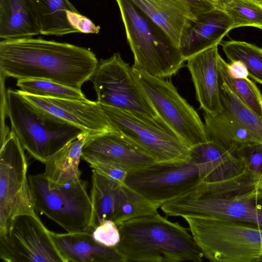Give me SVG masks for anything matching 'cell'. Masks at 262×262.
<instances>
[{"mask_svg": "<svg viewBox=\"0 0 262 262\" xmlns=\"http://www.w3.org/2000/svg\"><path fill=\"white\" fill-rule=\"evenodd\" d=\"M99 61L91 50L39 37L0 42V73L6 78L48 80L81 91Z\"/></svg>", "mask_w": 262, "mask_h": 262, "instance_id": "6da1fadb", "label": "cell"}, {"mask_svg": "<svg viewBox=\"0 0 262 262\" xmlns=\"http://www.w3.org/2000/svg\"><path fill=\"white\" fill-rule=\"evenodd\" d=\"M122 262H201L204 254L187 229L158 212L118 226Z\"/></svg>", "mask_w": 262, "mask_h": 262, "instance_id": "7a4b0ae2", "label": "cell"}, {"mask_svg": "<svg viewBox=\"0 0 262 262\" xmlns=\"http://www.w3.org/2000/svg\"><path fill=\"white\" fill-rule=\"evenodd\" d=\"M116 1L134 57L132 68L163 78L176 74L185 61L169 35L129 0Z\"/></svg>", "mask_w": 262, "mask_h": 262, "instance_id": "3957f363", "label": "cell"}, {"mask_svg": "<svg viewBox=\"0 0 262 262\" xmlns=\"http://www.w3.org/2000/svg\"><path fill=\"white\" fill-rule=\"evenodd\" d=\"M189 230L212 262L262 261V228L228 219L184 216Z\"/></svg>", "mask_w": 262, "mask_h": 262, "instance_id": "277c9868", "label": "cell"}, {"mask_svg": "<svg viewBox=\"0 0 262 262\" xmlns=\"http://www.w3.org/2000/svg\"><path fill=\"white\" fill-rule=\"evenodd\" d=\"M7 117L11 130L35 160H45L83 132L38 109L19 90L7 91Z\"/></svg>", "mask_w": 262, "mask_h": 262, "instance_id": "5b68a950", "label": "cell"}, {"mask_svg": "<svg viewBox=\"0 0 262 262\" xmlns=\"http://www.w3.org/2000/svg\"><path fill=\"white\" fill-rule=\"evenodd\" d=\"M28 180L36 212L45 215L68 233L91 230L92 205L87 181L80 179L56 185L42 173L30 174Z\"/></svg>", "mask_w": 262, "mask_h": 262, "instance_id": "8992f818", "label": "cell"}, {"mask_svg": "<svg viewBox=\"0 0 262 262\" xmlns=\"http://www.w3.org/2000/svg\"><path fill=\"white\" fill-rule=\"evenodd\" d=\"M100 105L114 130L132 140L155 157L157 162L181 161L189 158L190 148L158 116L151 117Z\"/></svg>", "mask_w": 262, "mask_h": 262, "instance_id": "52a82bcc", "label": "cell"}, {"mask_svg": "<svg viewBox=\"0 0 262 262\" xmlns=\"http://www.w3.org/2000/svg\"><path fill=\"white\" fill-rule=\"evenodd\" d=\"M132 72L158 116L190 148L208 141L204 123L170 80L132 67Z\"/></svg>", "mask_w": 262, "mask_h": 262, "instance_id": "ba28073f", "label": "cell"}, {"mask_svg": "<svg viewBox=\"0 0 262 262\" xmlns=\"http://www.w3.org/2000/svg\"><path fill=\"white\" fill-rule=\"evenodd\" d=\"M202 182L201 165L189 156L184 160L157 162L129 170L125 184L161 206L188 192Z\"/></svg>", "mask_w": 262, "mask_h": 262, "instance_id": "9c48e42d", "label": "cell"}, {"mask_svg": "<svg viewBox=\"0 0 262 262\" xmlns=\"http://www.w3.org/2000/svg\"><path fill=\"white\" fill-rule=\"evenodd\" d=\"M25 149L11 130L0 150V232L15 217L35 211L27 178Z\"/></svg>", "mask_w": 262, "mask_h": 262, "instance_id": "30bf717a", "label": "cell"}, {"mask_svg": "<svg viewBox=\"0 0 262 262\" xmlns=\"http://www.w3.org/2000/svg\"><path fill=\"white\" fill-rule=\"evenodd\" d=\"M100 104L151 117L158 116L119 53L99 61L91 79Z\"/></svg>", "mask_w": 262, "mask_h": 262, "instance_id": "8fae6325", "label": "cell"}, {"mask_svg": "<svg viewBox=\"0 0 262 262\" xmlns=\"http://www.w3.org/2000/svg\"><path fill=\"white\" fill-rule=\"evenodd\" d=\"M0 260L4 262H65L38 216L13 218L0 232Z\"/></svg>", "mask_w": 262, "mask_h": 262, "instance_id": "7c38bea8", "label": "cell"}, {"mask_svg": "<svg viewBox=\"0 0 262 262\" xmlns=\"http://www.w3.org/2000/svg\"><path fill=\"white\" fill-rule=\"evenodd\" d=\"M169 216L213 217L254 224L259 209L249 191L233 195L209 194L196 187L160 207Z\"/></svg>", "mask_w": 262, "mask_h": 262, "instance_id": "4fadbf2b", "label": "cell"}, {"mask_svg": "<svg viewBox=\"0 0 262 262\" xmlns=\"http://www.w3.org/2000/svg\"><path fill=\"white\" fill-rule=\"evenodd\" d=\"M81 158L90 165L104 163L127 171L143 168L157 162L155 157L122 133L111 131L88 135Z\"/></svg>", "mask_w": 262, "mask_h": 262, "instance_id": "5bb4252c", "label": "cell"}, {"mask_svg": "<svg viewBox=\"0 0 262 262\" xmlns=\"http://www.w3.org/2000/svg\"><path fill=\"white\" fill-rule=\"evenodd\" d=\"M19 91L38 109L89 135L114 130L97 101L41 97Z\"/></svg>", "mask_w": 262, "mask_h": 262, "instance_id": "9a60e30c", "label": "cell"}, {"mask_svg": "<svg viewBox=\"0 0 262 262\" xmlns=\"http://www.w3.org/2000/svg\"><path fill=\"white\" fill-rule=\"evenodd\" d=\"M233 29V23L224 10L215 8L196 15L185 26L178 47L184 61L215 46Z\"/></svg>", "mask_w": 262, "mask_h": 262, "instance_id": "2e32d148", "label": "cell"}, {"mask_svg": "<svg viewBox=\"0 0 262 262\" xmlns=\"http://www.w3.org/2000/svg\"><path fill=\"white\" fill-rule=\"evenodd\" d=\"M220 56L218 46H215L187 60L200 107L204 113L212 116L223 111L219 83Z\"/></svg>", "mask_w": 262, "mask_h": 262, "instance_id": "e0dca14e", "label": "cell"}, {"mask_svg": "<svg viewBox=\"0 0 262 262\" xmlns=\"http://www.w3.org/2000/svg\"><path fill=\"white\" fill-rule=\"evenodd\" d=\"M50 235L65 262H122L116 247L98 243L91 230L66 233L50 231Z\"/></svg>", "mask_w": 262, "mask_h": 262, "instance_id": "ac0fdd59", "label": "cell"}, {"mask_svg": "<svg viewBox=\"0 0 262 262\" xmlns=\"http://www.w3.org/2000/svg\"><path fill=\"white\" fill-rule=\"evenodd\" d=\"M160 26L178 46L182 32L190 19L196 16L181 0H129Z\"/></svg>", "mask_w": 262, "mask_h": 262, "instance_id": "d6986e66", "label": "cell"}, {"mask_svg": "<svg viewBox=\"0 0 262 262\" xmlns=\"http://www.w3.org/2000/svg\"><path fill=\"white\" fill-rule=\"evenodd\" d=\"M40 34L30 0H0V37L3 40L32 37Z\"/></svg>", "mask_w": 262, "mask_h": 262, "instance_id": "ffe728a7", "label": "cell"}, {"mask_svg": "<svg viewBox=\"0 0 262 262\" xmlns=\"http://www.w3.org/2000/svg\"><path fill=\"white\" fill-rule=\"evenodd\" d=\"M89 135L82 133L45 160V169L42 174L50 182L64 185L81 179L79 165Z\"/></svg>", "mask_w": 262, "mask_h": 262, "instance_id": "44dd1931", "label": "cell"}, {"mask_svg": "<svg viewBox=\"0 0 262 262\" xmlns=\"http://www.w3.org/2000/svg\"><path fill=\"white\" fill-rule=\"evenodd\" d=\"M204 118L208 140L234 152L246 144L257 142L248 128L223 108L214 116L204 112Z\"/></svg>", "mask_w": 262, "mask_h": 262, "instance_id": "7402d4cb", "label": "cell"}, {"mask_svg": "<svg viewBox=\"0 0 262 262\" xmlns=\"http://www.w3.org/2000/svg\"><path fill=\"white\" fill-rule=\"evenodd\" d=\"M38 21L40 34L62 36L79 33L68 21L67 11L78 12L69 0H30Z\"/></svg>", "mask_w": 262, "mask_h": 262, "instance_id": "603a6c76", "label": "cell"}, {"mask_svg": "<svg viewBox=\"0 0 262 262\" xmlns=\"http://www.w3.org/2000/svg\"><path fill=\"white\" fill-rule=\"evenodd\" d=\"M91 182V230L105 220L113 221L118 205L119 187L121 186L94 170H92Z\"/></svg>", "mask_w": 262, "mask_h": 262, "instance_id": "cb8c5ba5", "label": "cell"}, {"mask_svg": "<svg viewBox=\"0 0 262 262\" xmlns=\"http://www.w3.org/2000/svg\"><path fill=\"white\" fill-rule=\"evenodd\" d=\"M160 207L124 184L119 187L118 205L113 221L119 226L133 219L154 215Z\"/></svg>", "mask_w": 262, "mask_h": 262, "instance_id": "d4e9b609", "label": "cell"}, {"mask_svg": "<svg viewBox=\"0 0 262 262\" xmlns=\"http://www.w3.org/2000/svg\"><path fill=\"white\" fill-rule=\"evenodd\" d=\"M228 62L220 56L219 77L233 91L242 102L262 120V94L248 77L235 78L228 71Z\"/></svg>", "mask_w": 262, "mask_h": 262, "instance_id": "484cf974", "label": "cell"}, {"mask_svg": "<svg viewBox=\"0 0 262 262\" xmlns=\"http://www.w3.org/2000/svg\"><path fill=\"white\" fill-rule=\"evenodd\" d=\"M229 62L240 61L248 76L262 84V48L245 41L231 40L221 43Z\"/></svg>", "mask_w": 262, "mask_h": 262, "instance_id": "4316f807", "label": "cell"}, {"mask_svg": "<svg viewBox=\"0 0 262 262\" xmlns=\"http://www.w3.org/2000/svg\"><path fill=\"white\" fill-rule=\"evenodd\" d=\"M219 83L223 108L244 125L257 142L262 143V120L247 108L219 77Z\"/></svg>", "mask_w": 262, "mask_h": 262, "instance_id": "83f0119b", "label": "cell"}, {"mask_svg": "<svg viewBox=\"0 0 262 262\" xmlns=\"http://www.w3.org/2000/svg\"><path fill=\"white\" fill-rule=\"evenodd\" d=\"M20 91L33 95L77 100L87 99L82 91H78L52 81L27 78L17 79Z\"/></svg>", "mask_w": 262, "mask_h": 262, "instance_id": "f1b7e54d", "label": "cell"}, {"mask_svg": "<svg viewBox=\"0 0 262 262\" xmlns=\"http://www.w3.org/2000/svg\"><path fill=\"white\" fill-rule=\"evenodd\" d=\"M224 10L231 18L233 29L253 27L262 30V4L249 0H232Z\"/></svg>", "mask_w": 262, "mask_h": 262, "instance_id": "f546056e", "label": "cell"}, {"mask_svg": "<svg viewBox=\"0 0 262 262\" xmlns=\"http://www.w3.org/2000/svg\"><path fill=\"white\" fill-rule=\"evenodd\" d=\"M236 153L243 159L254 184L262 176V143L251 142L241 147Z\"/></svg>", "mask_w": 262, "mask_h": 262, "instance_id": "4dcf8cb0", "label": "cell"}, {"mask_svg": "<svg viewBox=\"0 0 262 262\" xmlns=\"http://www.w3.org/2000/svg\"><path fill=\"white\" fill-rule=\"evenodd\" d=\"M94 239L106 247H115L120 240L118 226L111 220H105L91 230Z\"/></svg>", "mask_w": 262, "mask_h": 262, "instance_id": "1f68e13d", "label": "cell"}, {"mask_svg": "<svg viewBox=\"0 0 262 262\" xmlns=\"http://www.w3.org/2000/svg\"><path fill=\"white\" fill-rule=\"evenodd\" d=\"M92 170L119 185L125 184L128 171L114 165L104 163H96L90 165Z\"/></svg>", "mask_w": 262, "mask_h": 262, "instance_id": "d6a6232c", "label": "cell"}, {"mask_svg": "<svg viewBox=\"0 0 262 262\" xmlns=\"http://www.w3.org/2000/svg\"><path fill=\"white\" fill-rule=\"evenodd\" d=\"M66 13L69 23L79 33H98L99 27L86 16L78 12L70 11H67Z\"/></svg>", "mask_w": 262, "mask_h": 262, "instance_id": "836d02e7", "label": "cell"}, {"mask_svg": "<svg viewBox=\"0 0 262 262\" xmlns=\"http://www.w3.org/2000/svg\"><path fill=\"white\" fill-rule=\"evenodd\" d=\"M1 75V145L3 144L9 135L11 130L6 124L7 116V97L5 89V79L7 78L2 74Z\"/></svg>", "mask_w": 262, "mask_h": 262, "instance_id": "e575fe53", "label": "cell"}, {"mask_svg": "<svg viewBox=\"0 0 262 262\" xmlns=\"http://www.w3.org/2000/svg\"><path fill=\"white\" fill-rule=\"evenodd\" d=\"M187 4L195 15L210 11L216 8V4L212 0H181Z\"/></svg>", "mask_w": 262, "mask_h": 262, "instance_id": "d590c367", "label": "cell"}, {"mask_svg": "<svg viewBox=\"0 0 262 262\" xmlns=\"http://www.w3.org/2000/svg\"><path fill=\"white\" fill-rule=\"evenodd\" d=\"M227 66L230 74L234 77L246 78L249 76L247 68L240 61L229 62Z\"/></svg>", "mask_w": 262, "mask_h": 262, "instance_id": "8d00e7d4", "label": "cell"}, {"mask_svg": "<svg viewBox=\"0 0 262 262\" xmlns=\"http://www.w3.org/2000/svg\"><path fill=\"white\" fill-rule=\"evenodd\" d=\"M249 194L250 197L255 201L262 200V176L253 184Z\"/></svg>", "mask_w": 262, "mask_h": 262, "instance_id": "74e56055", "label": "cell"}, {"mask_svg": "<svg viewBox=\"0 0 262 262\" xmlns=\"http://www.w3.org/2000/svg\"><path fill=\"white\" fill-rule=\"evenodd\" d=\"M232 0H216V8L224 10L225 7Z\"/></svg>", "mask_w": 262, "mask_h": 262, "instance_id": "f35d334b", "label": "cell"}, {"mask_svg": "<svg viewBox=\"0 0 262 262\" xmlns=\"http://www.w3.org/2000/svg\"><path fill=\"white\" fill-rule=\"evenodd\" d=\"M254 225L262 228V208H261L258 210Z\"/></svg>", "mask_w": 262, "mask_h": 262, "instance_id": "ab89813d", "label": "cell"}, {"mask_svg": "<svg viewBox=\"0 0 262 262\" xmlns=\"http://www.w3.org/2000/svg\"><path fill=\"white\" fill-rule=\"evenodd\" d=\"M249 1H256V2H259V0H249Z\"/></svg>", "mask_w": 262, "mask_h": 262, "instance_id": "60d3db41", "label": "cell"}, {"mask_svg": "<svg viewBox=\"0 0 262 262\" xmlns=\"http://www.w3.org/2000/svg\"><path fill=\"white\" fill-rule=\"evenodd\" d=\"M212 1H213V2H215V4H216V0H212Z\"/></svg>", "mask_w": 262, "mask_h": 262, "instance_id": "b9f144b4", "label": "cell"}, {"mask_svg": "<svg viewBox=\"0 0 262 262\" xmlns=\"http://www.w3.org/2000/svg\"><path fill=\"white\" fill-rule=\"evenodd\" d=\"M259 3L262 4V0H259Z\"/></svg>", "mask_w": 262, "mask_h": 262, "instance_id": "7bdbcfd3", "label": "cell"}]
</instances>
